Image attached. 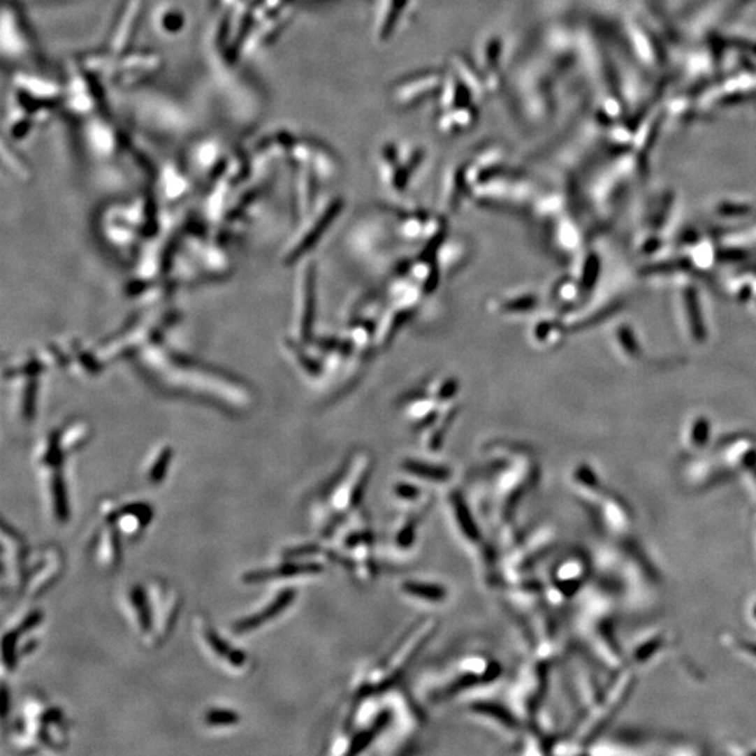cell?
I'll return each mask as SVG.
<instances>
[{
	"instance_id": "6",
	"label": "cell",
	"mask_w": 756,
	"mask_h": 756,
	"mask_svg": "<svg viewBox=\"0 0 756 756\" xmlns=\"http://www.w3.org/2000/svg\"><path fill=\"white\" fill-rule=\"evenodd\" d=\"M322 572V566L319 563H289L283 565L277 569L272 570H258L251 572L244 576L245 583H262L268 580H276V579H287L293 576H301V574H317Z\"/></svg>"
},
{
	"instance_id": "4",
	"label": "cell",
	"mask_w": 756,
	"mask_h": 756,
	"mask_svg": "<svg viewBox=\"0 0 756 756\" xmlns=\"http://www.w3.org/2000/svg\"><path fill=\"white\" fill-rule=\"evenodd\" d=\"M296 598V591L293 588H287L284 591H282L280 594H277V597L269 604L266 605L261 612L255 613V615H251V616H247L241 620H238L235 625H234V629L237 632H249V630H254L256 627H261L263 623H266L268 620L276 618L277 615H280L290 604H293Z\"/></svg>"
},
{
	"instance_id": "2",
	"label": "cell",
	"mask_w": 756,
	"mask_h": 756,
	"mask_svg": "<svg viewBox=\"0 0 756 756\" xmlns=\"http://www.w3.org/2000/svg\"><path fill=\"white\" fill-rule=\"evenodd\" d=\"M499 672L500 668L495 660L482 657L481 654L468 655L433 675L422 692L429 703H443L461 692L471 690L474 686L495 681Z\"/></svg>"
},
{
	"instance_id": "1",
	"label": "cell",
	"mask_w": 756,
	"mask_h": 756,
	"mask_svg": "<svg viewBox=\"0 0 756 756\" xmlns=\"http://www.w3.org/2000/svg\"><path fill=\"white\" fill-rule=\"evenodd\" d=\"M435 620H423L397 643L380 661L368 668L356 685V695L374 696L390 689L409 668L425 643L430 639Z\"/></svg>"
},
{
	"instance_id": "9",
	"label": "cell",
	"mask_w": 756,
	"mask_h": 756,
	"mask_svg": "<svg viewBox=\"0 0 756 756\" xmlns=\"http://www.w3.org/2000/svg\"><path fill=\"white\" fill-rule=\"evenodd\" d=\"M131 602L132 605L135 606L136 612H138V620H139V625L143 630H150V626H152V615H150V611H149V606H147V601H146V597H145V591L140 588V587H133L132 593H131Z\"/></svg>"
},
{
	"instance_id": "5",
	"label": "cell",
	"mask_w": 756,
	"mask_h": 756,
	"mask_svg": "<svg viewBox=\"0 0 756 756\" xmlns=\"http://www.w3.org/2000/svg\"><path fill=\"white\" fill-rule=\"evenodd\" d=\"M401 593L423 604H440L449 597V591L439 583L425 580H407L400 586Z\"/></svg>"
},
{
	"instance_id": "10",
	"label": "cell",
	"mask_w": 756,
	"mask_h": 756,
	"mask_svg": "<svg viewBox=\"0 0 756 756\" xmlns=\"http://www.w3.org/2000/svg\"><path fill=\"white\" fill-rule=\"evenodd\" d=\"M206 722L209 725H213V727H226V725H233V724H237V721L240 720L238 714L233 710H227V708H213V710H209L206 717H205Z\"/></svg>"
},
{
	"instance_id": "7",
	"label": "cell",
	"mask_w": 756,
	"mask_h": 756,
	"mask_svg": "<svg viewBox=\"0 0 756 756\" xmlns=\"http://www.w3.org/2000/svg\"><path fill=\"white\" fill-rule=\"evenodd\" d=\"M472 713L481 718H486L499 729L506 732H516L520 727L517 714L511 710H506L503 706L495 703H478L472 706Z\"/></svg>"
},
{
	"instance_id": "8",
	"label": "cell",
	"mask_w": 756,
	"mask_h": 756,
	"mask_svg": "<svg viewBox=\"0 0 756 756\" xmlns=\"http://www.w3.org/2000/svg\"><path fill=\"white\" fill-rule=\"evenodd\" d=\"M206 633V641L208 644L215 650L216 654H219L223 658H227L234 665H242L245 661V654H242L238 650H233L215 630L208 627L205 630Z\"/></svg>"
},
{
	"instance_id": "3",
	"label": "cell",
	"mask_w": 756,
	"mask_h": 756,
	"mask_svg": "<svg viewBox=\"0 0 756 756\" xmlns=\"http://www.w3.org/2000/svg\"><path fill=\"white\" fill-rule=\"evenodd\" d=\"M347 531L339 539L333 558L360 580H370L375 572L372 556V531L365 517L351 514L344 520Z\"/></svg>"
}]
</instances>
